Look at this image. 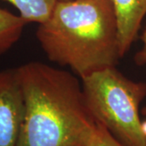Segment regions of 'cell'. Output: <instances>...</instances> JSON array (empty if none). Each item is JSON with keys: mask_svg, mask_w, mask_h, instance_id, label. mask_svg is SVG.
<instances>
[{"mask_svg": "<svg viewBox=\"0 0 146 146\" xmlns=\"http://www.w3.org/2000/svg\"><path fill=\"white\" fill-rule=\"evenodd\" d=\"M117 24L121 58L130 50L138 36L146 16V0H112Z\"/></svg>", "mask_w": 146, "mask_h": 146, "instance_id": "cell-5", "label": "cell"}, {"mask_svg": "<svg viewBox=\"0 0 146 146\" xmlns=\"http://www.w3.org/2000/svg\"><path fill=\"white\" fill-rule=\"evenodd\" d=\"M80 80L86 103L95 119L125 146H146L139 112L146 97V83L127 78L116 67Z\"/></svg>", "mask_w": 146, "mask_h": 146, "instance_id": "cell-3", "label": "cell"}, {"mask_svg": "<svg viewBox=\"0 0 146 146\" xmlns=\"http://www.w3.org/2000/svg\"><path fill=\"white\" fill-rule=\"evenodd\" d=\"M141 39L142 42L141 50L136 52L134 57V61L138 66H143L146 64V26L142 33Z\"/></svg>", "mask_w": 146, "mask_h": 146, "instance_id": "cell-9", "label": "cell"}, {"mask_svg": "<svg viewBox=\"0 0 146 146\" xmlns=\"http://www.w3.org/2000/svg\"><path fill=\"white\" fill-rule=\"evenodd\" d=\"M89 146H125L118 141L104 126L99 123L98 133Z\"/></svg>", "mask_w": 146, "mask_h": 146, "instance_id": "cell-8", "label": "cell"}, {"mask_svg": "<svg viewBox=\"0 0 146 146\" xmlns=\"http://www.w3.org/2000/svg\"><path fill=\"white\" fill-rule=\"evenodd\" d=\"M14 6L27 23L41 24L50 16L61 0H5Z\"/></svg>", "mask_w": 146, "mask_h": 146, "instance_id": "cell-7", "label": "cell"}, {"mask_svg": "<svg viewBox=\"0 0 146 146\" xmlns=\"http://www.w3.org/2000/svg\"><path fill=\"white\" fill-rule=\"evenodd\" d=\"M36 36L47 58L80 79L121 58L112 0H61Z\"/></svg>", "mask_w": 146, "mask_h": 146, "instance_id": "cell-2", "label": "cell"}, {"mask_svg": "<svg viewBox=\"0 0 146 146\" xmlns=\"http://www.w3.org/2000/svg\"><path fill=\"white\" fill-rule=\"evenodd\" d=\"M17 68L25 115L17 146H89L99 123L72 73L40 62Z\"/></svg>", "mask_w": 146, "mask_h": 146, "instance_id": "cell-1", "label": "cell"}, {"mask_svg": "<svg viewBox=\"0 0 146 146\" xmlns=\"http://www.w3.org/2000/svg\"><path fill=\"white\" fill-rule=\"evenodd\" d=\"M27 24L21 16L0 7V55L8 51L19 41Z\"/></svg>", "mask_w": 146, "mask_h": 146, "instance_id": "cell-6", "label": "cell"}, {"mask_svg": "<svg viewBox=\"0 0 146 146\" xmlns=\"http://www.w3.org/2000/svg\"><path fill=\"white\" fill-rule=\"evenodd\" d=\"M25 98L17 68L0 72V146H17Z\"/></svg>", "mask_w": 146, "mask_h": 146, "instance_id": "cell-4", "label": "cell"}, {"mask_svg": "<svg viewBox=\"0 0 146 146\" xmlns=\"http://www.w3.org/2000/svg\"><path fill=\"white\" fill-rule=\"evenodd\" d=\"M142 114L146 116V107L142 110ZM143 129H144V132H145V135L146 137V120L145 122H143Z\"/></svg>", "mask_w": 146, "mask_h": 146, "instance_id": "cell-10", "label": "cell"}]
</instances>
